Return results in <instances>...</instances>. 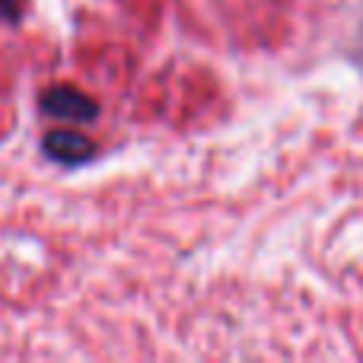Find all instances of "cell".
I'll return each mask as SVG.
<instances>
[{"label": "cell", "instance_id": "obj_2", "mask_svg": "<svg viewBox=\"0 0 363 363\" xmlns=\"http://www.w3.org/2000/svg\"><path fill=\"white\" fill-rule=\"evenodd\" d=\"M42 150L64 166H80L96 157V144L77 131H48L42 140Z\"/></svg>", "mask_w": 363, "mask_h": 363}, {"label": "cell", "instance_id": "obj_1", "mask_svg": "<svg viewBox=\"0 0 363 363\" xmlns=\"http://www.w3.org/2000/svg\"><path fill=\"white\" fill-rule=\"evenodd\" d=\"M42 112L55 115V118H67V121H96L99 118L96 99L74 86H51L48 93L42 96Z\"/></svg>", "mask_w": 363, "mask_h": 363}, {"label": "cell", "instance_id": "obj_3", "mask_svg": "<svg viewBox=\"0 0 363 363\" xmlns=\"http://www.w3.org/2000/svg\"><path fill=\"white\" fill-rule=\"evenodd\" d=\"M0 16H4L6 23H16V19L23 16V6H19V0H0Z\"/></svg>", "mask_w": 363, "mask_h": 363}]
</instances>
